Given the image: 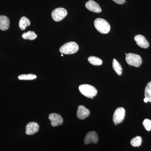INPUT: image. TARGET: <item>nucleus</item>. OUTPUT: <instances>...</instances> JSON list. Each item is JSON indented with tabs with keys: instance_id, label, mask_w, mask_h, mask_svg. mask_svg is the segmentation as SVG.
I'll list each match as a JSON object with an SVG mask.
<instances>
[{
	"instance_id": "4",
	"label": "nucleus",
	"mask_w": 151,
	"mask_h": 151,
	"mask_svg": "<svg viewBox=\"0 0 151 151\" xmlns=\"http://www.w3.org/2000/svg\"><path fill=\"white\" fill-rule=\"evenodd\" d=\"M126 60L128 64L136 67H139L142 62L140 55L132 53H128L126 55Z\"/></svg>"
},
{
	"instance_id": "17",
	"label": "nucleus",
	"mask_w": 151,
	"mask_h": 151,
	"mask_svg": "<svg viewBox=\"0 0 151 151\" xmlns=\"http://www.w3.org/2000/svg\"><path fill=\"white\" fill-rule=\"evenodd\" d=\"M88 60L91 64L94 65H102L103 63L102 60L97 57H89Z\"/></svg>"
},
{
	"instance_id": "15",
	"label": "nucleus",
	"mask_w": 151,
	"mask_h": 151,
	"mask_svg": "<svg viewBox=\"0 0 151 151\" xmlns=\"http://www.w3.org/2000/svg\"><path fill=\"white\" fill-rule=\"evenodd\" d=\"M113 69L115 70L118 75L119 76L122 75V70H123L122 66L115 58L113 60Z\"/></svg>"
},
{
	"instance_id": "10",
	"label": "nucleus",
	"mask_w": 151,
	"mask_h": 151,
	"mask_svg": "<svg viewBox=\"0 0 151 151\" xmlns=\"http://www.w3.org/2000/svg\"><path fill=\"white\" fill-rule=\"evenodd\" d=\"M85 6L87 9L94 13H100L102 9L99 5L93 0H89L85 4Z\"/></svg>"
},
{
	"instance_id": "16",
	"label": "nucleus",
	"mask_w": 151,
	"mask_h": 151,
	"mask_svg": "<svg viewBox=\"0 0 151 151\" xmlns=\"http://www.w3.org/2000/svg\"><path fill=\"white\" fill-rule=\"evenodd\" d=\"M22 37L25 40H32L37 37V35L34 32L28 31L27 32L24 33L22 35Z\"/></svg>"
},
{
	"instance_id": "13",
	"label": "nucleus",
	"mask_w": 151,
	"mask_h": 151,
	"mask_svg": "<svg viewBox=\"0 0 151 151\" xmlns=\"http://www.w3.org/2000/svg\"><path fill=\"white\" fill-rule=\"evenodd\" d=\"M10 26V20L5 16H0V29L7 30Z\"/></svg>"
},
{
	"instance_id": "2",
	"label": "nucleus",
	"mask_w": 151,
	"mask_h": 151,
	"mask_svg": "<svg viewBox=\"0 0 151 151\" xmlns=\"http://www.w3.org/2000/svg\"><path fill=\"white\" fill-rule=\"evenodd\" d=\"M94 25L97 31L102 34H106L108 33L111 29L110 24L104 19H96L94 22Z\"/></svg>"
},
{
	"instance_id": "1",
	"label": "nucleus",
	"mask_w": 151,
	"mask_h": 151,
	"mask_svg": "<svg viewBox=\"0 0 151 151\" xmlns=\"http://www.w3.org/2000/svg\"><path fill=\"white\" fill-rule=\"evenodd\" d=\"M79 91L84 96L93 99V97L97 95V89L92 85L84 84L80 85L78 87Z\"/></svg>"
},
{
	"instance_id": "12",
	"label": "nucleus",
	"mask_w": 151,
	"mask_h": 151,
	"mask_svg": "<svg viewBox=\"0 0 151 151\" xmlns=\"http://www.w3.org/2000/svg\"><path fill=\"white\" fill-rule=\"evenodd\" d=\"M134 40L137 44L142 48H147L150 46L148 42L144 36L140 35L135 36Z\"/></svg>"
},
{
	"instance_id": "25",
	"label": "nucleus",
	"mask_w": 151,
	"mask_h": 151,
	"mask_svg": "<svg viewBox=\"0 0 151 151\" xmlns=\"http://www.w3.org/2000/svg\"><path fill=\"white\" fill-rule=\"evenodd\" d=\"M126 54V55H127V53H126V54Z\"/></svg>"
},
{
	"instance_id": "6",
	"label": "nucleus",
	"mask_w": 151,
	"mask_h": 151,
	"mask_svg": "<svg viewBox=\"0 0 151 151\" xmlns=\"http://www.w3.org/2000/svg\"><path fill=\"white\" fill-rule=\"evenodd\" d=\"M125 116V110L123 108H117L113 116V122L115 125L123 122Z\"/></svg>"
},
{
	"instance_id": "22",
	"label": "nucleus",
	"mask_w": 151,
	"mask_h": 151,
	"mask_svg": "<svg viewBox=\"0 0 151 151\" xmlns=\"http://www.w3.org/2000/svg\"><path fill=\"white\" fill-rule=\"evenodd\" d=\"M113 1L119 4H123L125 2V0H113Z\"/></svg>"
},
{
	"instance_id": "3",
	"label": "nucleus",
	"mask_w": 151,
	"mask_h": 151,
	"mask_svg": "<svg viewBox=\"0 0 151 151\" xmlns=\"http://www.w3.org/2000/svg\"><path fill=\"white\" fill-rule=\"evenodd\" d=\"M78 46L77 43L73 42H68L63 45L60 48V52L64 54H72L78 51Z\"/></svg>"
},
{
	"instance_id": "21",
	"label": "nucleus",
	"mask_w": 151,
	"mask_h": 151,
	"mask_svg": "<svg viewBox=\"0 0 151 151\" xmlns=\"http://www.w3.org/2000/svg\"><path fill=\"white\" fill-rule=\"evenodd\" d=\"M143 125L147 131L151 130V121L150 119H145L143 122Z\"/></svg>"
},
{
	"instance_id": "24",
	"label": "nucleus",
	"mask_w": 151,
	"mask_h": 151,
	"mask_svg": "<svg viewBox=\"0 0 151 151\" xmlns=\"http://www.w3.org/2000/svg\"><path fill=\"white\" fill-rule=\"evenodd\" d=\"M61 56H63V54H61Z\"/></svg>"
},
{
	"instance_id": "20",
	"label": "nucleus",
	"mask_w": 151,
	"mask_h": 151,
	"mask_svg": "<svg viewBox=\"0 0 151 151\" xmlns=\"http://www.w3.org/2000/svg\"><path fill=\"white\" fill-rule=\"evenodd\" d=\"M145 97L148 98L149 102L151 103V81L147 84L145 92Z\"/></svg>"
},
{
	"instance_id": "18",
	"label": "nucleus",
	"mask_w": 151,
	"mask_h": 151,
	"mask_svg": "<svg viewBox=\"0 0 151 151\" xmlns=\"http://www.w3.org/2000/svg\"><path fill=\"white\" fill-rule=\"evenodd\" d=\"M142 138L139 136L135 137L132 139L131 141V144L134 147H139L142 145Z\"/></svg>"
},
{
	"instance_id": "23",
	"label": "nucleus",
	"mask_w": 151,
	"mask_h": 151,
	"mask_svg": "<svg viewBox=\"0 0 151 151\" xmlns=\"http://www.w3.org/2000/svg\"><path fill=\"white\" fill-rule=\"evenodd\" d=\"M149 100L148 98H147V97H145V98L144 99V102L145 103H147L148 102H149Z\"/></svg>"
},
{
	"instance_id": "14",
	"label": "nucleus",
	"mask_w": 151,
	"mask_h": 151,
	"mask_svg": "<svg viewBox=\"0 0 151 151\" xmlns=\"http://www.w3.org/2000/svg\"><path fill=\"white\" fill-rule=\"evenodd\" d=\"M30 21L27 18L23 17L20 19L19 22V27L22 30H24L27 27L30 25Z\"/></svg>"
},
{
	"instance_id": "9",
	"label": "nucleus",
	"mask_w": 151,
	"mask_h": 151,
	"mask_svg": "<svg viewBox=\"0 0 151 151\" xmlns=\"http://www.w3.org/2000/svg\"><path fill=\"white\" fill-rule=\"evenodd\" d=\"M39 128V125L37 123L34 122H30L26 127V134L30 135L34 134L38 132Z\"/></svg>"
},
{
	"instance_id": "7",
	"label": "nucleus",
	"mask_w": 151,
	"mask_h": 151,
	"mask_svg": "<svg viewBox=\"0 0 151 151\" xmlns=\"http://www.w3.org/2000/svg\"><path fill=\"white\" fill-rule=\"evenodd\" d=\"M49 119L51 122L52 126L58 127L62 125L63 122L62 117L59 114L57 113H51L49 116Z\"/></svg>"
},
{
	"instance_id": "11",
	"label": "nucleus",
	"mask_w": 151,
	"mask_h": 151,
	"mask_svg": "<svg viewBox=\"0 0 151 151\" xmlns=\"http://www.w3.org/2000/svg\"><path fill=\"white\" fill-rule=\"evenodd\" d=\"M76 114L78 119L83 120L89 116L90 112L89 109L85 108L83 105H80L78 107Z\"/></svg>"
},
{
	"instance_id": "8",
	"label": "nucleus",
	"mask_w": 151,
	"mask_h": 151,
	"mask_svg": "<svg viewBox=\"0 0 151 151\" xmlns=\"http://www.w3.org/2000/svg\"><path fill=\"white\" fill-rule=\"evenodd\" d=\"M98 141L99 138L97 133L92 131L87 133L84 138V143L86 145H88L91 143L97 144L98 143Z\"/></svg>"
},
{
	"instance_id": "19",
	"label": "nucleus",
	"mask_w": 151,
	"mask_h": 151,
	"mask_svg": "<svg viewBox=\"0 0 151 151\" xmlns=\"http://www.w3.org/2000/svg\"><path fill=\"white\" fill-rule=\"evenodd\" d=\"M36 78H37L36 76L32 73L22 74L18 76V78L19 80H33L35 79Z\"/></svg>"
},
{
	"instance_id": "5",
	"label": "nucleus",
	"mask_w": 151,
	"mask_h": 151,
	"mask_svg": "<svg viewBox=\"0 0 151 151\" xmlns=\"http://www.w3.org/2000/svg\"><path fill=\"white\" fill-rule=\"evenodd\" d=\"M67 11L63 8H58L52 11V17L55 22H59L63 19L67 15Z\"/></svg>"
}]
</instances>
